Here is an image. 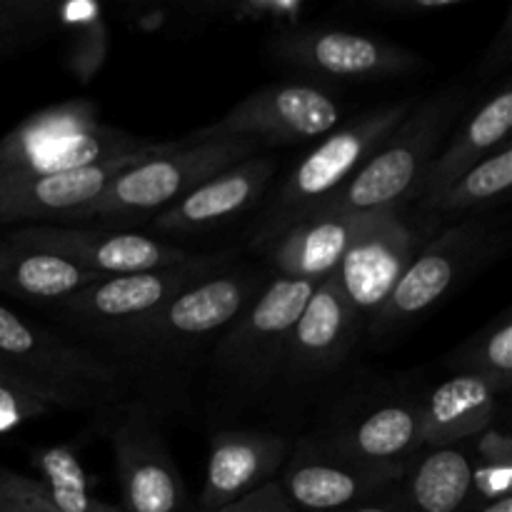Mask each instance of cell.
I'll use <instances>...</instances> for the list:
<instances>
[{
	"label": "cell",
	"mask_w": 512,
	"mask_h": 512,
	"mask_svg": "<svg viewBox=\"0 0 512 512\" xmlns=\"http://www.w3.org/2000/svg\"><path fill=\"white\" fill-rule=\"evenodd\" d=\"M275 168L278 163L270 155H253V158L218 173L215 178L205 180L193 193L148 220L150 228L155 230V238L165 240L175 238V235H198L233 223L253 205H258L265 188L273 180Z\"/></svg>",
	"instance_id": "cell-20"
},
{
	"label": "cell",
	"mask_w": 512,
	"mask_h": 512,
	"mask_svg": "<svg viewBox=\"0 0 512 512\" xmlns=\"http://www.w3.org/2000/svg\"><path fill=\"white\" fill-rule=\"evenodd\" d=\"M423 395L398 388H375L345 395L305 435V443L333 458L375 465H405L420 445Z\"/></svg>",
	"instance_id": "cell-9"
},
{
	"label": "cell",
	"mask_w": 512,
	"mask_h": 512,
	"mask_svg": "<svg viewBox=\"0 0 512 512\" xmlns=\"http://www.w3.org/2000/svg\"><path fill=\"white\" fill-rule=\"evenodd\" d=\"M505 248V230L490 220L450 225L418 248L383 308L365 323L370 340L385 343L425 318L463 280L493 263Z\"/></svg>",
	"instance_id": "cell-7"
},
{
	"label": "cell",
	"mask_w": 512,
	"mask_h": 512,
	"mask_svg": "<svg viewBox=\"0 0 512 512\" xmlns=\"http://www.w3.org/2000/svg\"><path fill=\"white\" fill-rule=\"evenodd\" d=\"M315 285L270 275L258 298L220 335L208 360L210 385L225 403H255L270 393L290 330Z\"/></svg>",
	"instance_id": "cell-4"
},
{
	"label": "cell",
	"mask_w": 512,
	"mask_h": 512,
	"mask_svg": "<svg viewBox=\"0 0 512 512\" xmlns=\"http://www.w3.org/2000/svg\"><path fill=\"white\" fill-rule=\"evenodd\" d=\"M405 465H375L333 458L295 440L278 485L300 512H338L365 503L403 480Z\"/></svg>",
	"instance_id": "cell-17"
},
{
	"label": "cell",
	"mask_w": 512,
	"mask_h": 512,
	"mask_svg": "<svg viewBox=\"0 0 512 512\" xmlns=\"http://www.w3.org/2000/svg\"><path fill=\"white\" fill-rule=\"evenodd\" d=\"M50 0H0V55L40 43L58 30Z\"/></svg>",
	"instance_id": "cell-32"
},
{
	"label": "cell",
	"mask_w": 512,
	"mask_h": 512,
	"mask_svg": "<svg viewBox=\"0 0 512 512\" xmlns=\"http://www.w3.org/2000/svg\"><path fill=\"white\" fill-rule=\"evenodd\" d=\"M193 512H200V510H193Z\"/></svg>",
	"instance_id": "cell-42"
},
{
	"label": "cell",
	"mask_w": 512,
	"mask_h": 512,
	"mask_svg": "<svg viewBox=\"0 0 512 512\" xmlns=\"http://www.w3.org/2000/svg\"><path fill=\"white\" fill-rule=\"evenodd\" d=\"M338 512H408L403 500V490H400V483L388 488L385 493L375 495V498L365 500V503L353 505V508H345Z\"/></svg>",
	"instance_id": "cell-39"
},
{
	"label": "cell",
	"mask_w": 512,
	"mask_h": 512,
	"mask_svg": "<svg viewBox=\"0 0 512 512\" xmlns=\"http://www.w3.org/2000/svg\"><path fill=\"white\" fill-rule=\"evenodd\" d=\"M43 498L55 512H123L90 495L88 475L70 448H43L30 455Z\"/></svg>",
	"instance_id": "cell-29"
},
{
	"label": "cell",
	"mask_w": 512,
	"mask_h": 512,
	"mask_svg": "<svg viewBox=\"0 0 512 512\" xmlns=\"http://www.w3.org/2000/svg\"><path fill=\"white\" fill-rule=\"evenodd\" d=\"M0 360L63 390L90 410H113L130 393L128 378L68 335L20 318L0 305Z\"/></svg>",
	"instance_id": "cell-10"
},
{
	"label": "cell",
	"mask_w": 512,
	"mask_h": 512,
	"mask_svg": "<svg viewBox=\"0 0 512 512\" xmlns=\"http://www.w3.org/2000/svg\"><path fill=\"white\" fill-rule=\"evenodd\" d=\"M103 280L60 255L10 243L0 235V290L38 305H55Z\"/></svg>",
	"instance_id": "cell-25"
},
{
	"label": "cell",
	"mask_w": 512,
	"mask_h": 512,
	"mask_svg": "<svg viewBox=\"0 0 512 512\" xmlns=\"http://www.w3.org/2000/svg\"><path fill=\"white\" fill-rule=\"evenodd\" d=\"M180 13L185 20L230 25H275L280 30H295L303 23L305 3L300 0H205V3H183Z\"/></svg>",
	"instance_id": "cell-31"
},
{
	"label": "cell",
	"mask_w": 512,
	"mask_h": 512,
	"mask_svg": "<svg viewBox=\"0 0 512 512\" xmlns=\"http://www.w3.org/2000/svg\"><path fill=\"white\" fill-rule=\"evenodd\" d=\"M415 253L418 238L398 213L363 220L335 270V280L365 323L383 308Z\"/></svg>",
	"instance_id": "cell-18"
},
{
	"label": "cell",
	"mask_w": 512,
	"mask_h": 512,
	"mask_svg": "<svg viewBox=\"0 0 512 512\" xmlns=\"http://www.w3.org/2000/svg\"><path fill=\"white\" fill-rule=\"evenodd\" d=\"M60 410H83V405L63 390L0 360V435Z\"/></svg>",
	"instance_id": "cell-30"
},
{
	"label": "cell",
	"mask_w": 512,
	"mask_h": 512,
	"mask_svg": "<svg viewBox=\"0 0 512 512\" xmlns=\"http://www.w3.org/2000/svg\"><path fill=\"white\" fill-rule=\"evenodd\" d=\"M0 512H55L38 480L0 468Z\"/></svg>",
	"instance_id": "cell-33"
},
{
	"label": "cell",
	"mask_w": 512,
	"mask_h": 512,
	"mask_svg": "<svg viewBox=\"0 0 512 512\" xmlns=\"http://www.w3.org/2000/svg\"><path fill=\"white\" fill-rule=\"evenodd\" d=\"M228 265H233L230 253L195 255L178 268L103 278L60 303L48 305V313L63 328V335L93 350L100 340L143 323L180 293L213 278Z\"/></svg>",
	"instance_id": "cell-8"
},
{
	"label": "cell",
	"mask_w": 512,
	"mask_h": 512,
	"mask_svg": "<svg viewBox=\"0 0 512 512\" xmlns=\"http://www.w3.org/2000/svg\"><path fill=\"white\" fill-rule=\"evenodd\" d=\"M512 190V148L505 143L440 193L418 200L430 215H465L508 203Z\"/></svg>",
	"instance_id": "cell-26"
},
{
	"label": "cell",
	"mask_w": 512,
	"mask_h": 512,
	"mask_svg": "<svg viewBox=\"0 0 512 512\" xmlns=\"http://www.w3.org/2000/svg\"><path fill=\"white\" fill-rule=\"evenodd\" d=\"M175 8H145L133 13L130 23H135V28H140L143 33H158L163 25L173 23Z\"/></svg>",
	"instance_id": "cell-40"
},
{
	"label": "cell",
	"mask_w": 512,
	"mask_h": 512,
	"mask_svg": "<svg viewBox=\"0 0 512 512\" xmlns=\"http://www.w3.org/2000/svg\"><path fill=\"white\" fill-rule=\"evenodd\" d=\"M460 0H373L370 8L383 10V13H398L410 18V15H430L443 13V10L455 8Z\"/></svg>",
	"instance_id": "cell-37"
},
{
	"label": "cell",
	"mask_w": 512,
	"mask_h": 512,
	"mask_svg": "<svg viewBox=\"0 0 512 512\" xmlns=\"http://www.w3.org/2000/svg\"><path fill=\"white\" fill-rule=\"evenodd\" d=\"M408 512H473L470 443L420 448L400 480Z\"/></svg>",
	"instance_id": "cell-24"
},
{
	"label": "cell",
	"mask_w": 512,
	"mask_h": 512,
	"mask_svg": "<svg viewBox=\"0 0 512 512\" xmlns=\"http://www.w3.org/2000/svg\"><path fill=\"white\" fill-rule=\"evenodd\" d=\"M365 320L340 290L335 273L315 285L303 313L295 320L270 393H283L288 403L325 388L353 355Z\"/></svg>",
	"instance_id": "cell-11"
},
{
	"label": "cell",
	"mask_w": 512,
	"mask_h": 512,
	"mask_svg": "<svg viewBox=\"0 0 512 512\" xmlns=\"http://www.w3.org/2000/svg\"><path fill=\"white\" fill-rule=\"evenodd\" d=\"M185 145V138L153 143L125 158L90 168L68 170V173L43 175V178L20 180V183L0 185V228L5 225H68L78 210L100 198L105 188L133 165L143 160L175 153Z\"/></svg>",
	"instance_id": "cell-16"
},
{
	"label": "cell",
	"mask_w": 512,
	"mask_h": 512,
	"mask_svg": "<svg viewBox=\"0 0 512 512\" xmlns=\"http://www.w3.org/2000/svg\"><path fill=\"white\" fill-rule=\"evenodd\" d=\"M510 43H512V13H508V18L503 20L500 25L498 35L493 38L490 48L485 50L483 60H480V75L488 78V75L498 73L505 63L510 60Z\"/></svg>",
	"instance_id": "cell-38"
},
{
	"label": "cell",
	"mask_w": 512,
	"mask_h": 512,
	"mask_svg": "<svg viewBox=\"0 0 512 512\" xmlns=\"http://www.w3.org/2000/svg\"><path fill=\"white\" fill-rule=\"evenodd\" d=\"M293 440L273 430H220L210 438L198 510L218 512L278 480Z\"/></svg>",
	"instance_id": "cell-19"
},
{
	"label": "cell",
	"mask_w": 512,
	"mask_h": 512,
	"mask_svg": "<svg viewBox=\"0 0 512 512\" xmlns=\"http://www.w3.org/2000/svg\"><path fill=\"white\" fill-rule=\"evenodd\" d=\"M468 103L465 85H448L413 105L403 123L323 208L345 215L398 213Z\"/></svg>",
	"instance_id": "cell-2"
},
{
	"label": "cell",
	"mask_w": 512,
	"mask_h": 512,
	"mask_svg": "<svg viewBox=\"0 0 512 512\" xmlns=\"http://www.w3.org/2000/svg\"><path fill=\"white\" fill-rule=\"evenodd\" d=\"M512 465L478 463L473 460V512L483 505L510 498Z\"/></svg>",
	"instance_id": "cell-34"
},
{
	"label": "cell",
	"mask_w": 512,
	"mask_h": 512,
	"mask_svg": "<svg viewBox=\"0 0 512 512\" xmlns=\"http://www.w3.org/2000/svg\"><path fill=\"white\" fill-rule=\"evenodd\" d=\"M470 453H473V460H478V463L512 465V438L505 420H495L490 428H485L483 433L475 435V438L470 440Z\"/></svg>",
	"instance_id": "cell-35"
},
{
	"label": "cell",
	"mask_w": 512,
	"mask_h": 512,
	"mask_svg": "<svg viewBox=\"0 0 512 512\" xmlns=\"http://www.w3.org/2000/svg\"><path fill=\"white\" fill-rule=\"evenodd\" d=\"M453 375H475L485 380L500 398L510 393L512 385V320L510 310H503L483 330L465 340L448 358Z\"/></svg>",
	"instance_id": "cell-28"
},
{
	"label": "cell",
	"mask_w": 512,
	"mask_h": 512,
	"mask_svg": "<svg viewBox=\"0 0 512 512\" xmlns=\"http://www.w3.org/2000/svg\"><path fill=\"white\" fill-rule=\"evenodd\" d=\"M512 130V88L510 83L500 85L498 93L480 105L468 123L453 135L443 153L435 155L430 168L415 185L410 200H423L428 195L440 193L443 188L453 185L463 178L468 170H473L480 160L493 155L503 148Z\"/></svg>",
	"instance_id": "cell-23"
},
{
	"label": "cell",
	"mask_w": 512,
	"mask_h": 512,
	"mask_svg": "<svg viewBox=\"0 0 512 512\" xmlns=\"http://www.w3.org/2000/svg\"><path fill=\"white\" fill-rule=\"evenodd\" d=\"M218 512H300V510L295 508L288 498H285V493H283V488L278 485V480H273V483L263 485L260 490L250 493L248 498L238 500V503L228 505V508H223Z\"/></svg>",
	"instance_id": "cell-36"
},
{
	"label": "cell",
	"mask_w": 512,
	"mask_h": 512,
	"mask_svg": "<svg viewBox=\"0 0 512 512\" xmlns=\"http://www.w3.org/2000/svg\"><path fill=\"white\" fill-rule=\"evenodd\" d=\"M413 100L383 105L363 118L353 120L345 128L325 135L288 175L273 203L260 215L258 230L253 235L255 248L263 250L280 233L308 218L313 210L323 208L365 163L370 155L388 140V135L405 120L413 108Z\"/></svg>",
	"instance_id": "cell-5"
},
{
	"label": "cell",
	"mask_w": 512,
	"mask_h": 512,
	"mask_svg": "<svg viewBox=\"0 0 512 512\" xmlns=\"http://www.w3.org/2000/svg\"><path fill=\"white\" fill-rule=\"evenodd\" d=\"M153 140L105 125L90 98H68L28 115L0 140V185L125 158Z\"/></svg>",
	"instance_id": "cell-3"
},
{
	"label": "cell",
	"mask_w": 512,
	"mask_h": 512,
	"mask_svg": "<svg viewBox=\"0 0 512 512\" xmlns=\"http://www.w3.org/2000/svg\"><path fill=\"white\" fill-rule=\"evenodd\" d=\"M503 398L475 375H450L423 395L420 405V445L470 443L475 435L500 420Z\"/></svg>",
	"instance_id": "cell-22"
},
{
	"label": "cell",
	"mask_w": 512,
	"mask_h": 512,
	"mask_svg": "<svg viewBox=\"0 0 512 512\" xmlns=\"http://www.w3.org/2000/svg\"><path fill=\"white\" fill-rule=\"evenodd\" d=\"M268 53L275 63L355 83L403 78L428 68L423 55L403 45L335 28L280 30L268 38Z\"/></svg>",
	"instance_id": "cell-14"
},
{
	"label": "cell",
	"mask_w": 512,
	"mask_h": 512,
	"mask_svg": "<svg viewBox=\"0 0 512 512\" xmlns=\"http://www.w3.org/2000/svg\"><path fill=\"white\" fill-rule=\"evenodd\" d=\"M258 155V148L238 140H203L190 143L175 153L143 160L120 173L98 200L68 220V225H130L148 223L205 180Z\"/></svg>",
	"instance_id": "cell-6"
},
{
	"label": "cell",
	"mask_w": 512,
	"mask_h": 512,
	"mask_svg": "<svg viewBox=\"0 0 512 512\" xmlns=\"http://www.w3.org/2000/svg\"><path fill=\"white\" fill-rule=\"evenodd\" d=\"M10 243L60 255L100 278L178 268L195 258L190 250L155 235L90 225H25L5 233Z\"/></svg>",
	"instance_id": "cell-15"
},
{
	"label": "cell",
	"mask_w": 512,
	"mask_h": 512,
	"mask_svg": "<svg viewBox=\"0 0 512 512\" xmlns=\"http://www.w3.org/2000/svg\"><path fill=\"white\" fill-rule=\"evenodd\" d=\"M475 512H512V498H503L498 500V503L483 505V508H478Z\"/></svg>",
	"instance_id": "cell-41"
},
{
	"label": "cell",
	"mask_w": 512,
	"mask_h": 512,
	"mask_svg": "<svg viewBox=\"0 0 512 512\" xmlns=\"http://www.w3.org/2000/svg\"><path fill=\"white\" fill-rule=\"evenodd\" d=\"M365 218L368 215H345L330 208L313 210L263 248L273 278L310 283L330 278Z\"/></svg>",
	"instance_id": "cell-21"
},
{
	"label": "cell",
	"mask_w": 512,
	"mask_h": 512,
	"mask_svg": "<svg viewBox=\"0 0 512 512\" xmlns=\"http://www.w3.org/2000/svg\"><path fill=\"white\" fill-rule=\"evenodd\" d=\"M58 30L68 33L65 40V68L80 80L90 83L98 78L110 58V25L98 3H63L55 10Z\"/></svg>",
	"instance_id": "cell-27"
},
{
	"label": "cell",
	"mask_w": 512,
	"mask_h": 512,
	"mask_svg": "<svg viewBox=\"0 0 512 512\" xmlns=\"http://www.w3.org/2000/svg\"><path fill=\"white\" fill-rule=\"evenodd\" d=\"M343 108L328 90L313 83H270L240 100L215 123L188 135L190 143L238 140L260 145H300L333 133Z\"/></svg>",
	"instance_id": "cell-12"
},
{
	"label": "cell",
	"mask_w": 512,
	"mask_h": 512,
	"mask_svg": "<svg viewBox=\"0 0 512 512\" xmlns=\"http://www.w3.org/2000/svg\"><path fill=\"white\" fill-rule=\"evenodd\" d=\"M110 450L118 473L123 512H185L188 493L175 455L143 400L120 403L110 420Z\"/></svg>",
	"instance_id": "cell-13"
},
{
	"label": "cell",
	"mask_w": 512,
	"mask_h": 512,
	"mask_svg": "<svg viewBox=\"0 0 512 512\" xmlns=\"http://www.w3.org/2000/svg\"><path fill=\"white\" fill-rule=\"evenodd\" d=\"M265 283L260 270L228 265L143 323L100 340L93 353L113 363L150 410H175L188 395L200 360L210 358L220 335L258 298Z\"/></svg>",
	"instance_id": "cell-1"
}]
</instances>
